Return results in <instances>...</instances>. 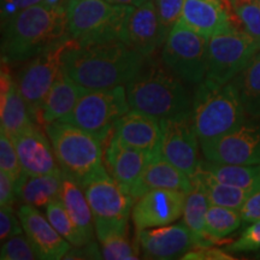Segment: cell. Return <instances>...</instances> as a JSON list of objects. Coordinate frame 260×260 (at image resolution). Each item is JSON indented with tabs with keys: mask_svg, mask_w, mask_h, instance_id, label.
<instances>
[{
	"mask_svg": "<svg viewBox=\"0 0 260 260\" xmlns=\"http://www.w3.org/2000/svg\"><path fill=\"white\" fill-rule=\"evenodd\" d=\"M147 58L122 40L98 44H74L65 51L63 70L87 89L126 86Z\"/></svg>",
	"mask_w": 260,
	"mask_h": 260,
	"instance_id": "obj_1",
	"label": "cell"
},
{
	"mask_svg": "<svg viewBox=\"0 0 260 260\" xmlns=\"http://www.w3.org/2000/svg\"><path fill=\"white\" fill-rule=\"evenodd\" d=\"M2 59L8 63L30 60L68 39L67 9L38 4L22 10L2 24Z\"/></svg>",
	"mask_w": 260,
	"mask_h": 260,
	"instance_id": "obj_2",
	"label": "cell"
},
{
	"mask_svg": "<svg viewBox=\"0 0 260 260\" xmlns=\"http://www.w3.org/2000/svg\"><path fill=\"white\" fill-rule=\"evenodd\" d=\"M147 59L125 86L130 109L153 116L159 121L190 112L193 98L184 81L162 61L149 63Z\"/></svg>",
	"mask_w": 260,
	"mask_h": 260,
	"instance_id": "obj_3",
	"label": "cell"
},
{
	"mask_svg": "<svg viewBox=\"0 0 260 260\" xmlns=\"http://www.w3.org/2000/svg\"><path fill=\"white\" fill-rule=\"evenodd\" d=\"M53 146L61 171L84 187L95 178L109 174L104 160L103 141L96 136L70 124L56 121L44 126Z\"/></svg>",
	"mask_w": 260,
	"mask_h": 260,
	"instance_id": "obj_4",
	"label": "cell"
},
{
	"mask_svg": "<svg viewBox=\"0 0 260 260\" xmlns=\"http://www.w3.org/2000/svg\"><path fill=\"white\" fill-rule=\"evenodd\" d=\"M247 113L234 82L216 86L207 81L198 84L193 96L191 117L201 142L233 132L246 122Z\"/></svg>",
	"mask_w": 260,
	"mask_h": 260,
	"instance_id": "obj_5",
	"label": "cell"
},
{
	"mask_svg": "<svg viewBox=\"0 0 260 260\" xmlns=\"http://www.w3.org/2000/svg\"><path fill=\"white\" fill-rule=\"evenodd\" d=\"M68 31L81 46L121 40L129 6L109 0H68Z\"/></svg>",
	"mask_w": 260,
	"mask_h": 260,
	"instance_id": "obj_6",
	"label": "cell"
},
{
	"mask_svg": "<svg viewBox=\"0 0 260 260\" xmlns=\"http://www.w3.org/2000/svg\"><path fill=\"white\" fill-rule=\"evenodd\" d=\"M130 110L125 86L87 89L69 115L60 119L105 141L117 122Z\"/></svg>",
	"mask_w": 260,
	"mask_h": 260,
	"instance_id": "obj_7",
	"label": "cell"
},
{
	"mask_svg": "<svg viewBox=\"0 0 260 260\" xmlns=\"http://www.w3.org/2000/svg\"><path fill=\"white\" fill-rule=\"evenodd\" d=\"M259 51L258 42L239 27L213 35L209 39L205 81L216 86L232 82Z\"/></svg>",
	"mask_w": 260,
	"mask_h": 260,
	"instance_id": "obj_8",
	"label": "cell"
},
{
	"mask_svg": "<svg viewBox=\"0 0 260 260\" xmlns=\"http://www.w3.org/2000/svg\"><path fill=\"white\" fill-rule=\"evenodd\" d=\"M92 209L98 239L110 233H128L135 198L123 189L110 174L83 187Z\"/></svg>",
	"mask_w": 260,
	"mask_h": 260,
	"instance_id": "obj_9",
	"label": "cell"
},
{
	"mask_svg": "<svg viewBox=\"0 0 260 260\" xmlns=\"http://www.w3.org/2000/svg\"><path fill=\"white\" fill-rule=\"evenodd\" d=\"M207 58L209 38L178 21L162 44V63L184 82L199 84L206 77Z\"/></svg>",
	"mask_w": 260,
	"mask_h": 260,
	"instance_id": "obj_10",
	"label": "cell"
},
{
	"mask_svg": "<svg viewBox=\"0 0 260 260\" xmlns=\"http://www.w3.org/2000/svg\"><path fill=\"white\" fill-rule=\"evenodd\" d=\"M73 44L70 38L31 58L16 80L35 122L44 99L63 71L65 51Z\"/></svg>",
	"mask_w": 260,
	"mask_h": 260,
	"instance_id": "obj_11",
	"label": "cell"
},
{
	"mask_svg": "<svg viewBox=\"0 0 260 260\" xmlns=\"http://www.w3.org/2000/svg\"><path fill=\"white\" fill-rule=\"evenodd\" d=\"M160 154L190 177L199 170V142L195 132L191 111L183 115L160 119Z\"/></svg>",
	"mask_w": 260,
	"mask_h": 260,
	"instance_id": "obj_12",
	"label": "cell"
},
{
	"mask_svg": "<svg viewBox=\"0 0 260 260\" xmlns=\"http://www.w3.org/2000/svg\"><path fill=\"white\" fill-rule=\"evenodd\" d=\"M205 160L217 164L260 165V124L245 122L233 132L201 142Z\"/></svg>",
	"mask_w": 260,
	"mask_h": 260,
	"instance_id": "obj_13",
	"label": "cell"
},
{
	"mask_svg": "<svg viewBox=\"0 0 260 260\" xmlns=\"http://www.w3.org/2000/svg\"><path fill=\"white\" fill-rule=\"evenodd\" d=\"M186 191L174 189H151L135 200L132 220L136 230L164 226L183 216Z\"/></svg>",
	"mask_w": 260,
	"mask_h": 260,
	"instance_id": "obj_14",
	"label": "cell"
},
{
	"mask_svg": "<svg viewBox=\"0 0 260 260\" xmlns=\"http://www.w3.org/2000/svg\"><path fill=\"white\" fill-rule=\"evenodd\" d=\"M121 40L146 58H149L167 40L154 0L129 6Z\"/></svg>",
	"mask_w": 260,
	"mask_h": 260,
	"instance_id": "obj_15",
	"label": "cell"
},
{
	"mask_svg": "<svg viewBox=\"0 0 260 260\" xmlns=\"http://www.w3.org/2000/svg\"><path fill=\"white\" fill-rule=\"evenodd\" d=\"M136 240L147 259L182 258L188 251L200 247L184 222L139 230Z\"/></svg>",
	"mask_w": 260,
	"mask_h": 260,
	"instance_id": "obj_16",
	"label": "cell"
},
{
	"mask_svg": "<svg viewBox=\"0 0 260 260\" xmlns=\"http://www.w3.org/2000/svg\"><path fill=\"white\" fill-rule=\"evenodd\" d=\"M180 22L209 39L233 27L241 28L230 0H186Z\"/></svg>",
	"mask_w": 260,
	"mask_h": 260,
	"instance_id": "obj_17",
	"label": "cell"
},
{
	"mask_svg": "<svg viewBox=\"0 0 260 260\" xmlns=\"http://www.w3.org/2000/svg\"><path fill=\"white\" fill-rule=\"evenodd\" d=\"M18 217L39 259L59 260L67 256L71 249V243L54 229L38 207L23 204L18 209Z\"/></svg>",
	"mask_w": 260,
	"mask_h": 260,
	"instance_id": "obj_18",
	"label": "cell"
},
{
	"mask_svg": "<svg viewBox=\"0 0 260 260\" xmlns=\"http://www.w3.org/2000/svg\"><path fill=\"white\" fill-rule=\"evenodd\" d=\"M19 157L22 169L28 176L59 172L53 146L46 132H42L38 124L25 129L12 138Z\"/></svg>",
	"mask_w": 260,
	"mask_h": 260,
	"instance_id": "obj_19",
	"label": "cell"
},
{
	"mask_svg": "<svg viewBox=\"0 0 260 260\" xmlns=\"http://www.w3.org/2000/svg\"><path fill=\"white\" fill-rule=\"evenodd\" d=\"M155 155L159 154L130 147L112 135L105 149L104 160L113 180L130 194L148 162Z\"/></svg>",
	"mask_w": 260,
	"mask_h": 260,
	"instance_id": "obj_20",
	"label": "cell"
},
{
	"mask_svg": "<svg viewBox=\"0 0 260 260\" xmlns=\"http://www.w3.org/2000/svg\"><path fill=\"white\" fill-rule=\"evenodd\" d=\"M112 135L130 147L160 154V121L147 113L130 109L117 122Z\"/></svg>",
	"mask_w": 260,
	"mask_h": 260,
	"instance_id": "obj_21",
	"label": "cell"
},
{
	"mask_svg": "<svg viewBox=\"0 0 260 260\" xmlns=\"http://www.w3.org/2000/svg\"><path fill=\"white\" fill-rule=\"evenodd\" d=\"M8 61L2 59V93L0 118L2 129L14 138L25 129L38 124L32 118L28 104L19 90L17 81L12 79Z\"/></svg>",
	"mask_w": 260,
	"mask_h": 260,
	"instance_id": "obj_22",
	"label": "cell"
},
{
	"mask_svg": "<svg viewBox=\"0 0 260 260\" xmlns=\"http://www.w3.org/2000/svg\"><path fill=\"white\" fill-rule=\"evenodd\" d=\"M191 188L193 178L159 154L148 162L130 190V195L138 199L151 189H174L189 193Z\"/></svg>",
	"mask_w": 260,
	"mask_h": 260,
	"instance_id": "obj_23",
	"label": "cell"
},
{
	"mask_svg": "<svg viewBox=\"0 0 260 260\" xmlns=\"http://www.w3.org/2000/svg\"><path fill=\"white\" fill-rule=\"evenodd\" d=\"M87 88L80 86L63 70L58 76L39 111L37 123L42 125L60 121L73 111Z\"/></svg>",
	"mask_w": 260,
	"mask_h": 260,
	"instance_id": "obj_24",
	"label": "cell"
},
{
	"mask_svg": "<svg viewBox=\"0 0 260 260\" xmlns=\"http://www.w3.org/2000/svg\"><path fill=\"white\" fill-rule=\"evenodd\" d=\"M59 199L81 235L86 239L87 242L92 241L95 225H94V217L88 199H87L83 187L79 182L65 175L64 172L61 177Z\"/></svg>",
	"mask_w": 260,
	"mask_h": 260,
	"instance_id": "obj_25",
	"label": "cell"
},
{
	"mask_svg": "<svg viewBox=\"0 0 260 260\" xmlns=\"http://www.w3.org/2000/svg\"><path fill=\"white\" fill-rule=\"evenodd\" d=\"M191 178H193V188L187 194L186 205H184L183 216L182 217H183L184 224L189 228L191 234L199 242L200 247L211 246L212 243L209 241L206 232H205L206 213L211 204L203 182L197 176Z\"/></svg>",
	"mask_w": 260,
	"mask_h": 260,
	"instance_id": "obj_26",
	"label": "cell"
},
{
	"mask_svg": "<svg viewBox=\"0 0 260 260\" xmlns=\"http://www.w3.org/2000/svg\"><path fill=\"white\" fill-rule=\"evenodd\" d=\"M63 171L53 174L32 175L25 178L18 191V198L31 206L46 207L52 200L58 199L61 189Z\"/></svg>",
	"mask_w": 260,
	"mask_h": 260,
	"instance_id": "obj_27",
	"label": "cell"
},
{
	"mask_svg": "<svg viewBox=\"0 0 260 260\" xmlns=\"http://www.w3.org/2000/svg\"><path fill=\"white\" fill-rule=\"evenodd\" d=\"M199 168L222 183L254 191L260 189V165L217 164L201 160Z\"/></svg>",
	"mask_w": 260,
	"mask_h": 260,
	"instance_id": "obj_28",
	"label": "cell"
},
{
	"mask_svg": "<svg viewBox=\"0 0 260 260\" xmlns=\"http://www.w3.org/2000/svg\"><path fill=\"white\" fill-rule=\"evenodd\" d=\"M233 82L247 116L260 119V51Z\"/></svg>",
	"mask_w": 260,
	"mask_h": 260,
	"instance_id": "obj_29",
	"label": "cell"
},
{
	"mask_svg": "<svg viewBox=\"0 0 260 260\" xmlns=\"http://www.w3.org/2000/svg\"><path fill=\"white\" fill-rule=\"evenodd\" d=\"M195 176L203 182L211 205H218V206L240 211L247 199L254 193V190L229 186V184L214 180L211 175L200 168Z\"/></svg>",
	"mask_w": 260,
	"mask_h": 260,
	"instance_id": "obj_30",
	"label": "cell"
},
{
	"mask_svg": "<svg viewBox=\"0 0 260 260\" xmlns=\"http://www.w3.org/2000/svg\"><path fill=\"white\" fill-rule=\"evenodd\" d=\"M242 223V216L239 210L210 205L205 220V232L209 241L213 245L236 232Z\"/></svg>",
	"mask_w": 260,
	"mask_h": 260,
	"instance_id": "obj_31",
	"label": "cell"
},
{
	"mask_svg": "<svg viewBox=\"0 0 260 260\" xmlns=\"http://www.w3.org/2000/svg\"><path fill=\"white\" fill-rule=\"evenodd\" d=\"M46 211V217L50 220V223L53 225L54 229L60 234L61 236L67 240L68 242L71 243V246L76 247H82L88 243L86 241V239L81 235L73 219L70 218L69 213L65 210L63 203L58 198V199L52 200L50 204L45 207Z\"/></svg>",
	"mask_w": 260,
	"mask_h": 260,
	"instance_id": "obj_32",
	"label": "cell"
},
{
	"mask_svg": "<svg viewBox=\"0 0 260 260\" xmlns=\"http://www.w3.org/2000/svg\"><path fill=\"white\" fill-rule=\"evenodd\" d=\"M98 240L103 259L136 260L140 258L138 248L129 241L128 233H110Z\"/></svg>",
	"mask_w": 260,
	"mask_h": 260,
	"instance_id": "obj_33",
	"label": "cell"
},
{
	"mask_svg": "<svg viewBox=\"0 0 260 260\" xmlns=\"http://www.w3.org/2000/svg\"><path fill=\"white\" fill-rule=\"evenodd\" d=\"M0 170L5 171L12 178L17 191L28 177L22 169L12 138L3 129H0Z\"/></svg>",
	"mask_w": 260,
	"mask_h": 260,
	"instance_id": "obj_34",
	"label": "cell"
},
{
	"mask_svg": "<svg viewBox=\"0 0 260 260\" xmlns=\"http://www.w3.org/2000/svg\"><path fill=\"white\" fill-rule=\"evenodd\" d=\"M237 23L260 46V6L254 0H230Z\"/></svg>",
	"mask_w": 260,
	"mask_h": 260,
	"instance_id": "obj_35",
	"label": "cell"
},
{
	"mask_svg": "<svg viewBox=\"0 0 260 260\" xmlns=\"http://www.w3.org/2000/svg\"><path fill=\"white\" fill-rule=\"evenodd\" d=\"M2 260H34L39 255L25 234H18L2 243L0 249Z\"/></svg>",
	"mask_w": 260,
	"mask_h": 260,
	"instance_id": "obj_36",
	"label": "cell"
},
{
	"mask_svg": "<svg viewBox=\"0 0 260 260\" xmlns=\"http://www.w3.org/2000/svg\"><path fill=\"white\" fill-rule=\"evenodd\" d=\"M155 8L165 35L180 21L186 0H154Z\"/></svg>",
	"mask_w": 260,
	"mask_h": 260,
	"instance_id": "obj_37",
	"label": "cell"
},
{
	"mask_svg": "<svg viewBox=\"0 0 260 260\" xmlns=\"http://www.w3.org/2000/svg\"><path fill=\"white\" fill-rule=\"evenodd\" d=\"M226 249L232 253L253 252L260 249V219L249 223L241 236L235 242L226 246Z\"/></svg>",
	"mask_w": 260,
	"mask_h": 260,
	"instance_id": "obj_38",
	"label": "cell"
},
{
	"mask_svg": "<svg viewBox=\"0 0 260 260\" xmlns=\"http://www.w3.org/2000/svg\"><path fill=\"white\" fill-rule=\"evenodd\" d=\"M23 233L24 230L18 213L16 214L11 205L0 207V240L5 241L10 237Z\"/></svg>",
	"mask_w": 260,
	"mask_h": 260,
	"instance_id": "obj_39",
	"label": "cell"
},
{
	"mask_svg": "<svg viewBox=\"0 0 260 260\" xmlns=\"http://www.w3.org/2000/svg\"><path fill=\"white\" fill-rule=\"evenodd\" d=\"M46 3V0H2V24L22 10Z\"/></svg>",
	"mask_w": 260,
	"mask_h": 260,
	"instance_id": "obj_40",
	"label": "cell"
},
{
	"mask_svg": "<svg viewBox=\"0 0 260 260\" xmlns=\"http://www.w3.org/2000/svg\"><path fill=\"white\" fill-rule=\"evenodd\" d=\"M181 259L189 260H225L234 259L228 253L220 251L218 248H212L211 246L197 247V248L190 249Z\"/></svg>",
	"mask_w": 260,
	"mask_h": 260,
	"instance_id": "obj_41",
	"label": "cell"
},
{
	"mask_svg": "<svg viewBox=\"0 0 260 260\" xmlns=\"http://www.w3.org/2000/svg\"><path fill=\"white\" fill-rule=\"evenodd\" d=\"M17 198L18 191L15 182L5 171L0 170V206H12Z\"/></svg>",
	"mask_w": 260,
	"mask_h": 260,
	"instance_id": "obj_42",
	"label": "cell"
},
{
	"mask_svg": "<svg viewBox=\"0 0 260 260\" xmlns=\"http://www.w3.org/2000/svg\"><path fill=\"white\" fill-rule=\"evenodd\" d=\"M240 212H241L243 223H252L260 219V189L254 191L247 199Z\"/></svg>",
	"mask_w": 260,
	"mask_h": 260,
	"instance_id": "obj_43",
	"label": "cell"
},
{
	"mask_svg": "<svg viewBox=\"0 0 260 260\" xmlns=\"http://www.w3.org/2000/svg\"><path fill=\"white\" fill-rule=\"evenodd\" d=\"M110 3L117 5H124V6H138L141 5L142 3L147 2V0H109Z\"/></svg>",
	"mask_w": 260,
	"mask_h": 260,
	"instance_id": "obj_44",
	"label": "cell"
},
{
	"mask_svg": "<svg viewBox=\"0 0 260 260\" xmlns=\"http://www.w3.org/2000/svg\"><path fill=\"white\" fill-rule=\"evenodd\" d=\"M254 2L256 3V4H258V5L260 6V0H254Z\"/></svg>",
	"mask_w": 260,
	"mask_h": 260,
	"instance_id": "obj_45",
	"label": "cell"
}]
</instances>
